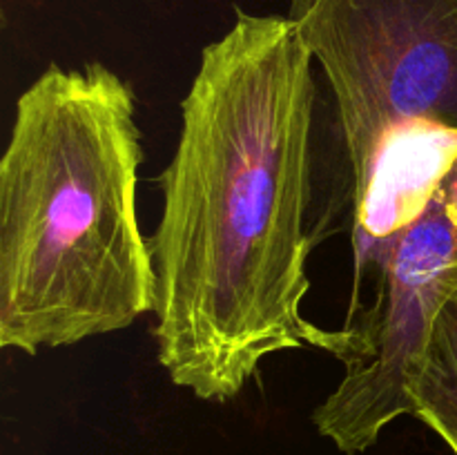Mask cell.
<instances>
[{"label": "cell", "mask_w": 457, "mask_h": 455, "mask_svg": "<svg viewBox=\"0 0 457 455\" xmlns=\"http://www.w3.org/2000/svg\"><path fill=\"white\" fill-rule=\"evenodd\" d=\"M312 62L288 16L237 12L204 49L181 103L150 239L152 315L165 373L199 400L237 397L277 352L312 346L333 355L335 330L302 312L312 248Z\"/></svg>", "instance_id": "cell-1"}, {"label": "cell", "mask_w": 457, "mask_h": 455, "mask_svg": "<svg viewBox=\"0 0 457 455\" xmlns=\"http://www.w3.org/2000/svg\"><path fill=\"white\" fill-rule=\"evenodd\" d=\"M141 163L137 96L110 67L49 65L18 96L0 161V346L36 355L154 312Z\"/></svg>", "instance_id": "cell-2"}, {"label": "cell", "mask_w": 457, "mask_h": 455, "mask_svg": "<svg viewBox=\"0 0 457 455\" xmlns=\"http://www.w3.org/2000/svg\"><path fill=\"white\" fill-rule=\"evenodd\" d=\"M337 105L353 214L457 159V0H288Z\"/></svg>", "instance_id": "cell-3"}, {"label": "cell", "mask_w": 457, "mask_h": 455, "mask_svg": "<svg viewBox=\"0 0 457 455\" xmlns=\"http://www.w3.org/2000/svg\"><path fill=\"white\" fill-rule=\"evenodd\" d=\"M378 268L369 310L335 330L344 377L312 413L320 435L346 455L364 453L411 415L433 328L457 293V159L422 208L355 263Z\"/></svg>", "instance_id": "cell-4"}, {"label": "cell", "mask_w": 457, "mask_h": 455, "mask_svg": "<svg viewBox=\"0 0 457 455\" xmlns=\"http://www.w3.org/2000/svg\"><path fill=\"white\" fill-rule=\"evenodd\" d=\"M411 418L433 428L457 455V293L433 328L427 360L413 388Z\"/></svg>", "instance_id": "cell-5"}]
</instances>
